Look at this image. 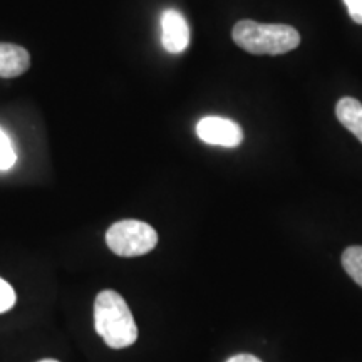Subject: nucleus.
Segmentation results:
<instances>
[{"instance_id":"1","label":"nucleus","mask_w":362,"mask_h":362,"mask_svg":"<svg viewBox=\"0 0 362 362\" xmlns=\"http://www.w3.org/2000/svg\"><path fill=\"white\" fill-rule=\"evenodd\" d=\"M94 325L103 341L112 349L133 346L138 327L128 304L115 291H103L94 302Z\"/></svg>"},{"instance_id":"2","label":"nucleus","mask_w":362,"mask_h":362,"mask_svg":"<svg viewBox=\"0 0 362 362\" xmlns=\"http://www.w3.org/2000/svg\"><path fill=\"white\" fill-rule=\"evenodd\" d=\"M232 37L240 49L253 56H280L300 44V34L292 25L259 24L255 21L237 22Z\"/></svg>"},{"instance_id":"3","label":"nucleus","mask_w":362,"mask_h":362,"mask_svg":"<svg viewBox=\"0 0 362 362\" xmlns=\"http://www.w3.org/2000/svg\"><path fill=\"white\" fill-rule=\"evenodd\" d=\"M106 243L119 257H141L156 247L158 233L144 221L123 220L107 230Z\"/></svg>"},{"instance_id":"4","label":"nucleus","mask_w":362,"mask_h":362,"mask_svg":"<svg viewBox=\"0 0 362 362\" xmlns=\"http://www.w3.org/2000/svg\"><path fill=\"white\" fill-rule=\"evenodd\" d=\"M197 136L211 146L237 148L243 143V129L228 117L206 116L198 121Z\"/></svg>"},{"instance_id":"5","label":"nucleus","mask_w":362,"mask_h":362,"mask_svg":"<svg viewBox=\"0 0 362 362\" xmlns=\"http://www.w3.org/2000/svg\"><path fill=\"white\" fill-rule=\"evenodd\" d=\"M161 44L166 52L180 54L189 45V25L183 13L168 8L161 16Z\"/></svg>"},{"instance_id":"6","label":"nucleus","mask_w":362,"mask_h":362,"mask_svg":"<svg viewBox=\"0 0 362 362\" xmlns=\"http://www.w3.org/2000/svg\"><path fill=\"white\" fill-rule=\"evenodd\" d=\"M30 67V56L24 47L0 42V78L12 79Z\"/></svg>"},{"instance_id":"7","label":"nucleus","mask_w":362,"mask_h":362,"mask_svg":"<svg viewBox=\"0 0 362 362\" xmlns=\"http://www.w3.org/2000/svg\"><path fill=\"white\" fill-rule=\"evenodd\" d=\"M336 116L344 128L349 129L362 143V104L354 98L339 99Z\"/></svg>"},{"instance_id":"8","label":"nucleus","mask_w":362,"mask_h":362,"mask_svg":"<svg viewBox=\"0 0 362 362\" xmlns=\"http://www.w3.org/2000/svg\"><path fill=\"white\" fill-rule=\"evenodd\" d=\"M342 267L347 275L362 287V247H349L342 253Z\"/></svg>"},{"instance_id":"9","label":"nucleus","mask_w":362,"mask_h":362,"mask_svg":"<svg viewBox=\"0 0 362 362\" xmlns=\"http://www.w3.org/2000/svg\"><path fill=\"white\" fill-rule=\"evenodd\" d=\"M16 151H13L8 136L0 129V171L11 170L16 165Z\"/></svg>"},{"instance_id":"10","label":"nucleus","mask_w":362,"mask_h":362,"mask_svg":"<svg viewBox=\"0 0 362 362\" xmlns=\"http://www.w3.org/2000/svg\"><path fill=\"white\" fill-rule=\"evenodd\" d=\"M13 304H16V292L8 282L0 279V314L12 309Z\"/></svg>"},{"instance_id":"11","label":"nucleus","mask_w":362,"mask_h":362,"mask_svg":"<svg viewBox=\"0 0 362 362\" xmlns=\"http://www.w3.org/2000/svg\"><path fill=\"white\" fill-rule=\"evenodd\" d=\"M344 4H346L351 19L356 24L362 25V0H344Z\"/></svg>"},{"instance_id":"12","label":"nucleus","mask_w":362,"mask_h":362,"mask_svg":"<svg viewBox=\"0 0 362 362\" xmlns=\"http://www.w3.org/2000/svg\"><path fill=\"white\" fill-rule=\"evenodd\" d=\"M226 362H262L259 357L252 356V354H238V356H233L230 357Z\"/></svg>"},{"instance_id":"13","label":"nucleus","mask_w":362,"mask_h":362,"mask_svg":"<svg viewBox=\"0 0 362 362\" xmlns=\"http://www.w3.org/2000/svg\"><path fill=\"white\" fill-rule=\"evenodd\" d=\"M39 362H59V361H54V359H44V361H39Z\"/></svg>"}]
</instances>
